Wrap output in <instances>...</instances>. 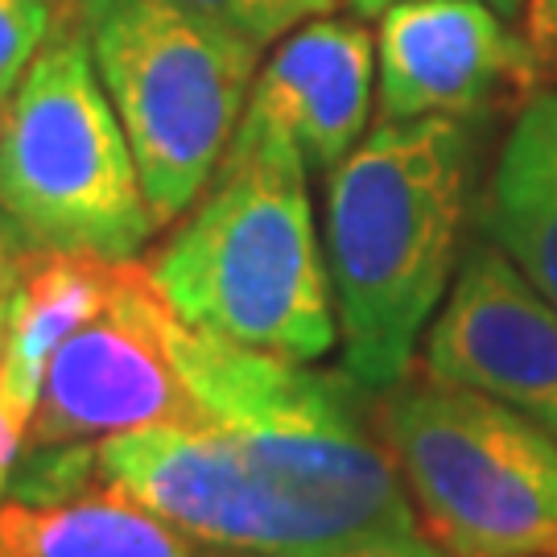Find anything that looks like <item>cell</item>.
<instances>
[{
    "label": "cell",
    "mask_w": 557,
    "mask_h": 557,
    "mask_svg": "<svg viewBox=\"0 0 557 557\" xmlns=\"http://www.w3.org/2000/svg\"><path fill=\"white\" fill-rule=\"evenodd\" d=\"M372 400L338 368L310 400L269 418L103 438L100 475L232 557H301L418 529Z\"/></svg>",
    "instance_id": "obj_1"
},
{
    "label": "cell",
    "mask_w": 557,
    "mask_h": 557,
    "mask_svg": "<svg viewBox=\"0 0 557 557\" xmlns=\"http://www.w3.org/2000/svg\"><path fill=\"white\" fill-rule=\"evenodd\" d=\"M479 120H380L326 174L322 252L343 368L388 388L418 363L421 338L467 252Z\"/></svg>",
    "instance_id": "obj_2"
},
{
    "label": "cell",
    "mask_w": 557,
    "mask_h": 557,
    "mask_svg": "<svg viewBox=\"0 0 557 557\" xmlns=\"http://www.w3.org/2000/svg\"><path fill=\"white\" fill-rule=\"evenodd\" d=\"M301 153L260 120L239 128L149 269L190 326L319 363L338 347L326 252Z\"/></svg>",
    "instance_id": "obj_3"
},
{
    "label": "cell",
    "mask_w": 557,
    "mask_h": 557,
    "mask_svg": "<svg viewBox=\"0 0 557 557\" xmlns=\"http://www.w3.org/2000/svg\"><path fill=\"white\" fill-rule=\"evenodd\" d=\"M0 207L38 252L133 260L161 223L91 62V17L62 13L0 103Z\"/></svg>",
    "instance_id": "obj_4"
},
{
    "label": "cell",
    "mask_w": 557,
    "mask_h": 557,
    "mask_svg": "<svg viewBox=\"0 0 557 557\" xmlns=\"http://www.w3.org/2000/svg\"><path fill=\"white\" fill-rule=\"evenodd\" d=\"M372 421L446 557H557V438L524 413L413 363Z\"/></svg>",
    "instance_id": "obj_5"
},
{
    "label": "cell",
    "mask_w": 557,
    "mask_h": 557,
    "mask_svg": "<svg viewBox=\"0 0 557 557\" xmlns=\"http://www.w3.org/2000/svg\"><path fill=\"white\" fill-rule=\"evenodd\" d=\"M91 59L153 220H182L236 137L260 50L178 0H103L91 17Z\"/></svg>",
    "instance_id": "obj_6"
},
{
    "label": "cell",
    "mask_w": 557,
    "mask_h": 557,
    "mask_svg": "<svg viewBox=\"0 0 557 557\" xmlns=\"http://www.w3.org/2000/svg\"><path fill=\"white\" fill-rule=\"evenodd\" d=\"M174 319L149 264L112 260L103 298L46 363L25 446L215 425L182 384Z\"/></svg>",
    "instance_id": "obj_7"
},
{
    "label": "cell",
    "mask_w": 557,
    "mask_h": 557,
    "mask_svg": "<svg viewBox=\"0 0 557 557\" xmlns=\"http://www.w3.org/2000/svg\"><path fill=\"white\" fill-rule=\"evenodd\" d=\"M541 87L524 34L487 0H400L380 13V120H483Z\"/></svg>",
    "instance_id": "obj_8"
},
{
    "label": "cell",
    "mask_w": 557,
    "mask_h": 557,
    "mask_svg": "<svg viewBox=\"0 0 557 557\" xmlns=\"http://www.w3.org/2000/svg\"><path fill=\"white\" fill-rule=\"evenodd\" d=\"M418 359L430 376L475 388L557 438V306L492 239L467 244Z\"/></svg>",
    "instance_id": "obj_9"
},
{
    "label": "cell",
    "mask_w": 557,
    "mask_h": 557,
    "mask_svg": "<svg viewBox=\"0 0 557 557\" xmlns=\"http://www.w3.org/2000/svg\"><path fill=\"white\" fill-rule=\"evenodd\" d=\"M376 41L359 21L314 17L289 29L260 66L244 116L277 128L310 174H331L368 137Z\"/></svg>",
    "instance_id": "obj_10"
},
{
    "label": "cell",
    "mask_w": 557,
    "mask_h": 557,
    "mask_svg": "<svg viewBox=\"0 0 557 557\" xmlns=\"http://www.w3.org/2000/svg\"><path fill=\"white\" fill-rule=\"evenodd\" d=\"M479 236L557 306V87L517 108L479 199Z\"/></svg>",
    "instance_id": "obj_11"
},
{
    "label": "cell",
    "mask_w": 557,
    "mask_h": 557,
    "mask_svg": "<svg viewBox=\"0 0 557 557\" xmlns=\"http://www.w3.org/2000/svg\"><path fill=\"white\" fill-rule=\"evenodd\" d=\"M0 557H232L182 533L174 520L124 496L96 487L59 504H0Z\"/></svg>",
    "instance_id": "obj_12"
},
{
    "label": "cell",
    "mask_w": 557,
    "mask_h": 557,
    "mask_svg": "<svg viewBox=\"0 0 557 557\" xmlns=\"http://www.w3.org/2000/svg\"><path fill=\"white\" fill-rule=\"evenodd\" d=\"M103 487L100 442H59V446H21L9 496L21 504H59Z\"/></svg>",
    "instance_id": "obj_13"
},
{
    "label": "cell",
    "mask_w": 557,
    "mask_h": 557,
    "mask_svg": "<svg viewBox=\"0 0 557 557\" xmlns=\"http://www.w3.org/2000/svg\"><path fill=\"white\" fill-rule=\"evenodd\" d=\"M178 4L190 9L195 17L211 21V25L264 50L269 41L285 38L289 29H298L306 21L331 17L338 0H178Z\"/></svg>",
    "instance_id": "obj_14"
},
{
    "label": "cell",
    "mask_w": 557,
    "mask_h": 557,
    "mask_svg": "<svg viewBox=\"0 0 557 557\" xmlns=\"http://www.w3.org/2000/svg\"><path fill=\"white\" fill-rule=\"evenodd\" d=\"M59 9L50 0H0V103L21 83L41 41L50 38Z\"/></svg>",
    "instance_id": "obj_15"
},
{
    "label": "cell",
    "mask_w": 557,
    "mask_h": 557,
    "mask_svg": "<svg viewBox=\"0 0 557 557\" xmlns=\"http://www.w3.org/2000/svg\"><path fill=\"white\" fill-rule=\"evenodd\" d=\"M301 557H446V549L418 524V529L376 533V537H359V541H347V545H331V549L301 554Z\"/></svg>",
    "instance_id": "obj_16"
},
{
    "label": "cell",
    "mask_w": 557,
    "mask_h": 557,
    "mask_svg": "<svg viewBox=\"0 0 557 557\" xmlns=\"http://www.w3.org/2000/svg\"><path fill=\"white\" fill-rule=\"evenodd\" d=\"M520 34H524L533 59H537L541 83L557 87V0H529Z\"/></svg>",
    "instance_id": "obj_17"
},
{
    "label": "cell",
    "mask_w": 557,
    "mask_h": 557,
    "mask_svg": "<svg viewBox=\"0 0 557 557\" xmlns=\"http://www.w3.org/2000/svg\"><path fill=\"white\" fill-rule=\"evenodd\" d=\"M25 418L13 409L9 400V388H4V298H0V504L9 496V479H13V467H17V455L25 446Z\"/></svg>",
    "instance_id": "obj_18"
},
{
    "label": "cell",
    "mask_w": 557,
    "mask_h": 557,
    "mask_svg": "<svg viewBox=\"0 0 557 557\" xmlns=\"http://www.w3.org/2000/svg\"><path fill=\"white\" fill-rule=\"evenodd\" d=\"M34 252H38V248L25 239L17 220L0 207V298L21 281V273H25V264L34 260Z\"/></svg>",
    "instance_id": "obj_19"
},
{
    "label": "cell",
    "mask_w": 557,
    "mask_h": 557,
    "mask_svg": "<svg viewBox=\"0 0 557 557\" xmlns=\"http://www.w3.org/2000/svg\"><path fill=\"white\" fill-rule=\"evenodd\" d=\"M393 4H400V0H347V9L356 13V17H380L384 9H393ZM492 9H499V13H517V9H524L529 0H487Z\"/></svg>",
    "instance_id": "obj_20"
},
{
    "label": "cell",
    "mask_w": 557,
    "mask_h": 557,
    "mask_svg": "<svg viewBox=\"0 0 557 557\" xmlns=\"http://www.w3.org/2000/svg\"><path fill=\"white\" fill-rule=\"evenodd\" d=\"M54 9H59V17L62 13H79V17H96V9H100L103 0H50Z\"/></svg>",
    "instance_id": "obj_21"
}]
</instances>
